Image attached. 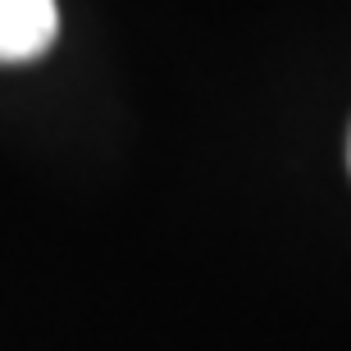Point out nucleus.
<instances>
[{"label": "nucleus", "instance_id": "nucleus-1", "mask_svg": "<svg viewBox=\"0 0 351 351\" xmlns=\"http://www.w3.org/2000/svg\"><path fill=\"white\" fill-rule=\"evenodd\" d=\"M60 32L55 0H0V64H23L51 51Z\"/></svg>", "mask_w": 351, "mask_h": 351}, {"label": "nucleus", "instance_id": "nucleus-2", "mask_svg": "<svg viewBox=\"0 0 351 351\" xmlns=\"http://www.w3.org/2000/svg\"><path fill=\"white\" fill-rule=\"evenodd\" d=\"M347 156H351V146H347Z\"/></svg>", "mask_w": 351, "mask_h": 351}]
</instances>
